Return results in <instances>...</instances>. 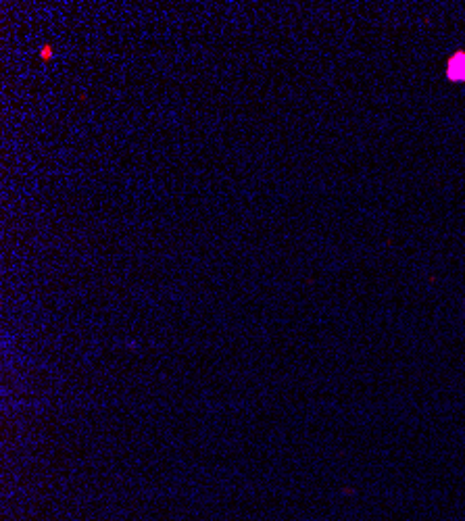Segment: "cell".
<instances>
[{
	"label": "cell",
	"instance_id": "obj_1",
	"mask_svg": "<svg viewBox=\"0 0 465 521\" xmlns=\"http://www.w3.org/2000/svg\"><path fill=\"white\" fill-rule=\"evenodd\" d=\"M449 77L465 79V54H455L449 63Z\"/></svg>",
	"mask_w": 465,
	"mask_h": 521
}]
</instances>
